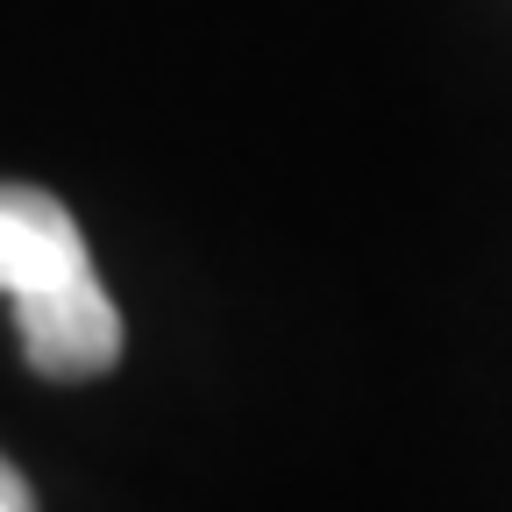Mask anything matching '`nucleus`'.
Wrapping results in <instances>:
<instances>
[{
	"label": "nucleus",
	"instance_id": "obj_1",
	"mask_svg": "<svg viewBox=\"0 0 512 512\" xmlns=\"http://www.w3.org/2000/svg\"><path fill=\"white\" fill-rule=\"evenodd\" d=\"M15 335H22V356H29L36 377L79 384V377L114 370V356H121V313H114V299H107L100 278H79V285L43 292V299H15Z\"/></svg>",
	"mask_w": 512,
	"mask_h": 512
},
{
	"label": "nucleus",
	"instance_id": "obj_2",
	"mask_svg": "<svg viewBox=\"0 0 512 512\" xmlns=\"http://www.w3.org/2000/svg\"><path fill=\"white\" fill-rule=\"evenodd\" d=\"M79 278H93V256L72 207L50 200L43 185H0V292H8V306Z\"/></svg>",
	"mask_w": 512,
	"mask_h": 512
},
{
	"label": "nucleus",
	"instance_id": "obj_3",
	"mask_svg": "<svg viewBox=\"0 0 512 512\" xmlns=\"http://www.w3.org/2000/svg\"><path fill=\"white\" fill-rule=\"evenodd\" d=\"M0 512H36V498H29V484L8 456H0Z\"/></svg>",
	"mask_w": 512,
	"mask_h": 512
}]
</instances>
